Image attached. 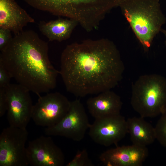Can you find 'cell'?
<instances>
[{"label":"cell","mask_w":166,"mask_h":166,"mask_svg":"<svg viewBox=\"0 0 166 166\" xmlns=\"http://www.w3.org/2000/svg\"><path fill=\"white\" fill-rule=\"evenodd\" d=\"M124 70L117 46L103 38L68 45L61 53L59 71L67 91L83 97L114 88Z\"/></svg>","instance_id":"obj_1"},{"label":"cell","mask_w":166,"mask_h":166,"mask_svg":"<svg viewBox=\"0 0 166 166\" xmlns=\"http://www.w3.org/2000/svg\"><path fill=\"white\" fill-rule=\"evenodd\" d=\"M47 42L32 30L14 35L0 54L1 62L12 78L38 97L54 89L59 74L51 64Z\"/></svg>","instance_id":"obj_2"},{"label":"cell","mask_w":166,"mask_h":166,"mask_svg":"<svg viewBox=\"0 0 166 166\" xmlns=\"http://www.w3.org/2000/svg\"><path fill=\"white\" fill-rule=\"evenodd\" d=\"M37 9L77 21L87 32L97 29L105 15L124 0H23Z\"/></svg>","instance_id":"obj_3"},{"label":"cell","mask_w":166,"mask_h":166,"mask_svg":"<svg viewBox=\"0 0 166 166\" xmlns=\"http://www.w3.org/2000/svg\"><path fill=\"white\" fill-rule=\"evenodd\" d=\"M119 7L144 50L147 51L166 21L159 0H124Z\"/></svg>","instance_id":"obj_4"},{"label":"cell","mask_w":166,"mask_h":166,"mask_svg":"<svg viewBox=\"0 0 166 166\" xmlns=\"http://www.w3.org/2000/svg\"><path fill=\"white\" fill-rule=\"evenodd\" d=\"M130 103L143 118L161 115L166 110V78L157 74L140 76L132 85Z\"/></svg>","instance_id":"obj_5"},{"label":"cell","mask_w":166,"mask_h":166,"mask_svg":"<svg viewBox=\"0 0 166 166\" xmlns=\"http://www.w3.org/2000/svg\"><path fill=\"white\" fill-rule=\"evenodd\" d=\"M28 132L26 128L9 126L0 135V166L29 165L25 144Z\"/></svg>","instance_id":"obj_6"},{"label":"cell","mask_w":166,"mask_h":166,"mask_svg":"<svg viewBox=\"0 0 166 166\" xmlns=\"http://www.w3.org/2000/svg\"><path fill=\"white\" fill-rule=\"evenodd\" d=\"M90 124L85 108L78 99L71 101L68 112L56 125L46 128L45 132L48 136L64 137L75 141L84 137Z\"/></svg>","instance_id":"obj_7"},{"label":"cell","mask_w":166,"mask_h":166,"mask_svg":"<svg viewBox=\"0 0 166 166\" xmlns=\"http://www.w3.org/2000/svg\"><path fill=\"white\" fill-rule=\"evenodd\" d=\"M34 105L32 119L37 125L46 128L53 126L65 116L69 109L71 101L58 92L40 96Z\"/></svg>","instance_id":"obj_8"},{"label":"cell","mask_w":166,"mask_h":166,"mask_svg":"<svg viewBox=\"0 0 166 166\" xmlns=\"http://www.w3.org/2000/svg\"><path fill=\"white\" fill-rule=\"evenodd\" d=\"M5 91L10 126L26 128L32 119L34 106L30 91L19 84L11 83L5 88Z\"/></svg>","instance_id":"obj_9"},{"label":"cell","mask_w":166,"mask_h":166,"mask_svg":"<svg viewBox=\"0 0 166 166\" xmlns=\"http://www.w3.org/2000/svg\"><path fill=\"white\" fill-rule=\"evenodd\" d=\"M89 130L95 143L106 147L117 145L128 133L127 120L120 114L95 119Z\"/></svg>","instance_id":"obj_10"},{"label":"cell","mask_w":166,"mask_h":166,"mask_svg":"<svg viewBox=\"0 0 166 166\" xmlns=\"http://www.w3.org/2000/svg\"><path fill=\"white\" fill-rule=\"evenodd\" d=\"M29 165L32 166H62L64 155L50 136H41L29 142L27 147Z\"/></svg>","instance_id":"obj_11"},{"label":"cell","mask_w":166,"mask_h":166,"mask_svg":"<svg viewBox=\"0 0 166 166\" xmlns=\"http://www.w3.org/2000/svg\"><path fill=\"white\" fill-rule=\"evenodd\" d=\"M148 154L147 147L132 144L108 149L100 154L99 159L107 166H140Z\"/></svg>","instance_id":"obj_12"},{"label":"cell","mask_w":166,"mask_h":166,"mask_svg":"<svg viewBox=\"0 0 166 166\" xmlns=\"http://www.w3.org/2000/svg\"><path fill=\"white\" fill-rule=\"evenodd\" d=\"M35 22L15 0H0V28L8 29L15 35Z\"/></svg>","instance_id":"obj_13"},{"label":"cell","mask_w":166,"mask_h":166,"mask_svg":"<svg viewBox=\"0 0 166 166\" xmlns=\"http://www.w3.org/2000/svg\"><path fill=\"white\" fill-rule=\"evenodd\" d=\"M86 105L89 113L95 119L120 114L122 102L120 97L110 90L90 97Z\"/></svg>","instance_id":"obj_14"},{"label":"cell","mask_w":166,"mask_h":166,"mask_svg":"<svg viewBox=\"0 0 166 166\" xmlns=\"http://www.w3.org/2000/svg\"><path fill=\"white\" fill-rule=\"evenodd\" d=\"M78 24L74 19L61 18L48 22L41 21L38 26L40 31L49 41L61 42L70 38Z\"/></svg>","instance_id":"obj_15"},{"label":"cell","mask_w":166,"mask_h":166,"mask_svg":"<svg viewBox=\"0 0 166 166\" xmlns=\"http://www.w3.org/2000/svg\"><path fill=\"white\" fill-rule=\"evenodd\" d=\"M126 120L128 133L130 136L132 144L147 147L156 140L155 127L144 118L133 117Z\"/></svg>","instance_id":"obj_16"},{"label":"cell","mask_w":166,"mask_h":166,"mask_svg":"<svg viewBox=\"0 0 166 166\" xmlns=\"http://www.w3.org/2000/svg\"><path fill=\"white\" fill-rule=\"evenodd\" d=\"M161 115L155 127L156 140L166 148V110Z\"/></svg>","instance_id":"obj_17"},{"label":"cell","mask_w":166,"mask_h":166,"mask_svg":"<svg viewBox=\"0 0 166 166\" xmlns=\"http://www.w3.org/2000/svg\"><path fill=\"white\" fill-rule=\"evenodd\" d=\"M66 166H93L94 164L89 158L87 150L83 149L78 151L73 159Z\"/></svg>","instance_id":"obj_18"},{"label":"cell","mask_w":166,"mask_h":166,"mask_svg":"<svg viewBox=\"0 0 166 166\" xmlns=\"http://www.w3.org/2000/svg\"><path fill=\"white\" fill-rule=\"evenodd\" d=\"M11 32L8 29L0 28V50H4L12 40Z\"/></svg>","instance_id":"obj_19"},{"label":"cell","mask_w":166,"mask_h":166,"mask_svg":"<svg viewBox=\"0 0 166 166\" xmlns=\"http://www.w3.org/2000/svg\"><path fill=\"white\" fill-rule=\"evenodd\" d=\"M12 78L9 72L0 62V88H5L10 84Z\"/></svg>","instance_id":"obj_20"},{"label":"cell","mask_w":166,"mask_h":166,"mask_svg":"<svg viewBox=\"0 0 166 166\" xmlns=\"http://www.w3.org/2000/svg\"><path fill=\"white\" fill-rule=\"evenodd\" d=\"M7 110V103L5 88H0V117H2Z\"/></svg>","instance_id":"obj_21"},{"label":"cell","mask_w":166,"mask_h":166,"mask_svg":"<svg viewBox=\"0 0 166 166\" xmlns=\"http://www.w3.org/2000/svg\"><path fill=\"white\" fill-rule=\"evenodd\" d=\"M160 31L163 33L165 36L166 39L165 41V44L166 46V30L161 29Z\"/></svg>","instance_id":"obj_22"}]
</instances>
